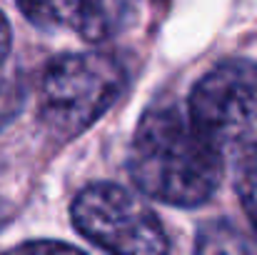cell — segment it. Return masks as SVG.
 <instances>
[{
    "mask_svg": "<svg viewBox=\"0 0 257 255\" xmlns=\"http://www.w3.org/2000/svg\"><path fill=\"white\" fill-rule=\"evenodd\" d=\"M225 155L197 130L177 105L150 108L133 135L127 168L148 198L195 208L210 200L222 175Z\"/></svg>",
    "mask_w": 257,
    "mask_h": 255,
    "instance_id": "obj_1",
    "label": "cell"
},
{
    "mask_svg": "<svg viewBox=\"0 0 257 255\" xmlns=\"http://www.w3.org/2000/svg\"><path fill=\"white\" fill-rule=\"evenodd\" d=\"M122 65L102 53L55 58L40 83V115L53 135L78 138L122 93Z\"/></svg>",
    "mask_w": 257,
    "mask_h": 255,
    "instance_id": "obj_2",
    "label": "cell"
},
{
    "mask_svg": "<svg viewBox=\"0 0 257 255\" xmlns=\"http://www.w3.org/2000/svg\"><path fill=\"white\" fill-rule=\"evenodd\" d=\"M187 115L222 155L240 158L257 148V65L250 60L215 65L192 88Z\"/></svg>",
    "mask_w": 257,
    "mask_h": 255,
    "instance_id": "obj_3",
    "label": "cell"
},
{
    "mask_svg": "<svg viewBox=\"0 0 257 255\" xmlns=\"http://www.w3.org/2000/svg\"><path fill=\"white\" fill-rule=\"evenodd\" d=\"M73 225L97 248L117 255H163L165 230L153 208L115 183H92L73 200Z\"/></svg>",
    "mask_w": 257,
    "mask_h": 255,
    "instance_id": "obj_4",
    "label": "cell"
},
{
    "mask_svg": "<svg viewBox=\"0 0 257 255\" xmlns=\"http://www.w3.org/2000/svg\"><path fill=\"white\" fill-rule=\"evenodd\" d=\"M18 5L35 25L65 28L97 43L127 25L135 0H18Z\"/></svg>",
    "mask_w": 257,
    "mask_h": 255,
    "instance_id": "obj_5",
    "label": "cell"
},
{
    "mask_svg": "<svg viewBox=\"0 0 257 255\" xmlns=\"http://www.w3.org/2000/svg\"><path fill=\"white\" fill-rule=\"evenodd\" d=\"M23 103H25L23 75L10 53H0V130L15 120Z\"/></svg>",
    "mask_w": 257,
    "mask_h": 255,
    "instance_id": "obj_6",
    "label": "cell"
},
{
    "mask_svg": "<svg viewBox=\"0 0 257 255\" xmlns=\"http://www.w3.org/2000/svg\"><path fill=\"white\" fill-rule=\"evenodd\" d=\"M237 193L250 223L257 230V148L237 158Z\"/></svg>",
    "mask_w": 257,
    "mask_h": 255,
    "instance_id": "obj_7",
    "label": "cell"
},
{
    "mask_svg": "<svg viewBox=\"0 0 257 255\" xmlns=\"http://www.w3.org/2000/svg\"><path fill=\"white\" fill-rule=\"evenodd\" d=\"M0 53H10V25L0 13Z\"/></svg>",
    "mask_w": 257,
    "mask_h": 255,
    "instance_id": "obj_8",
    "label": "cell"
},
{
    "mask_svg": "<svg viewBox=\"0 0 257 255\" xmlns=\"http://www.w3.org/2000/svg\"><path fill=\"white\" fill-rule=\"evenodd\" d=\"M10 215H13V210H10V205L5 203V200H0V228L10 220Z\"/></svg>",
    "mask_w": 257,
    "mask_h": 255,
    "instance_id": "obj_9",
    "label": "cell"
}]
</instances>
